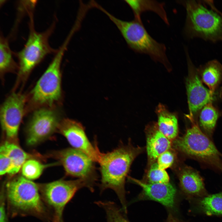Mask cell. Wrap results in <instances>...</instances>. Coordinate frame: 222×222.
Returning <instances> with one entry per match:
<instances>
[{
    "label": "cell",
    "mask_w": 222,
    "mask_h": 222,
    "mask_svg": "<svg viewBox=\"0 0 222 222\" xmlns=\"http://www.w3.org/2000/svg\"><path fill=\"white\" fill-rule=\"evenodd\" d=\"M142 149L130 144L120 146L110 152H101L98 162L101 175L100 190L109 188L117 195L125 212H126L125 185L131 165Z\"/></svg>",
    "instance_id": "1"
},
{
    "label": "cell",
    "mask_w": 222,
    "mask_h": 222,
    "mask_svg": "<svg viewBox=\"0 0 222 222\" xmlns=\"http://www.w3.org/2000/svg\"><path fill=\"white\" fill-rule=\"evenodd\" d=\"M186 11L183 33L195 38L215 42L222 40V13L212 0H179Z\"/></svg>",
    "instance_id": "2"
},
{
    "label": "cell",
    "mask_w": 222,
    "mask_h": 222,
    "mask_svg": "<svg viewBox=\"0 0 222 222\" xmlns=\"http://www.w3.org/2000/svg\"><path fill=\"white\" fill-rule=\"evenodd\" d=\"M8 215L31 216L49 222L53 219L41 196L38 184L23 176L9 181L5 189Z\"/></svg>",
    "instance_id": "3"
},
{
    "label": "cell",
    "mask_w": 222,
    "mask_h": 222,
    "mask_svg": "<svg viewBox=\"0 0 222 222\" xmlns=\"http://www.w3.org/2000/svg\"><path fill=\"white\" fill-rule=\"evenodd\" d=\"M97 9L106 15L116 26L131 50L136 53L147 55L154 61L162 63L168 69L170 68L165 45L157 42L150 35L142 21L135 19L129 21L123 20L100 5Z\"/></svg>",
    "instance_id": "4"
},
{
    "label": "cell",
    "mask_w": 222,
    "mask_h": 222,
    "mask_svg": "<svg viewBox=\"0 0 222 222\" xmlns=\"http://www.w3.org/2000/svg\"><path fill=\"white\" fill-rule=\"evenodd\" d=\"M70 41L69 39H66L57 49L48 66L31 91L30 102L33 107L53 108L60 101L61 65Z\"/></svg>",
    "instance_id": "5"
},
{
    "label": "cell",
    "mask_w": 222,
    "mask_h": 222,
    "mask_svg": "<svg viewBox=\"0 0 222 222\" xmlns=\"http://www.w3.org/2000/svg\"><path fill=\"white\" fill-rule=\"evenodd\" d=\"M33 12L29 13V31L27 40L23 48L15 55L18 64V80H24L34 68L47 55L54 53L57 49L50 45L49 39L54 30L56 22L42 32L37 31L34 27Z\"/></svg>",
    "instance_id": "6"
},
{
    "label": "cell",
    "mask_w": 222,
    "mask_h": 222,
    "mask_svg": "<svg viewBox=\"0 0 222 222\" xmlns=\"http://www.w3.org/2000/svg\"><path fill=\"white\" fill-rule=\"evenodd\" d=\"M182 136L173 141L174 147L187 156L222 171L221 156L214 143L194 121Z\"/></svg>",
    "instance_id": "7"
},
{
    "label": "cell",
    "mask_w": 222,
    "mask_h": 222,
    "mask_svg": "<svg viewBox=\"0 0 222 222\" xmlns=\"http://www.w3.org/2000/svg\"><path fill=\"white\" fill-rule=\"evenodd\" d=\"M94 185L80 179H61L38 184L41 196L46 206L54 212L53 216L61 217L65 206L76 192L84 187L92 191Z\"/></svg>",
    "instance_id": "8"
},
{
    "label": "cell",
    "mask_w": 222,
    "mask_h": 222,
    "mask_svg": "<svg viewBox=\"0 0 222 222\" xmlns=\"http://www.w3.org/2000/svg\"><path fill=\"white\" fill-rule=\"evenodd\" d=\"M188 74L186 85L189 110L188 118L191 121H195L201 109L206 105L212 103L215 99L212 93L203 84L197 68L193 64L187 48L185 49Z\"/></svg>",
    "instance_id": "9"
},
{
    "label": "cell",
    "mask_w": 222,
    "mask_h": 222,
    "mask_svg": "<svg viewBox=\"0 0 222 222\" xmlns=\"http://www.w3.org/2000/svg\"><path fill=\"white\" fill-rule=\"evenodd\" d=\"M55 155L67 175L95 184L97 178L95 162L87 155L73 148H68L57 151Z\"/></svg>",
    "instance_id": "10"
},
{
    "label": "cell",
    "mask_w": 222,
    "mask_h": 222,
    "mask_svg": "<svg viewBox=\"0 0 222 222\" xmlns=\"http://www.w3.org/2000/svg\"><path fill=\"white\" fill-rule=\"evenodd\" d=\"M61 120L58 112L53 108L42 107L33 113L27 128V142L36 145L57 130Z\"/></svg>",
    "instance_id": "11"
},
{
    "label": "cell",
    "mask_w": 222,
    "mask_h": 222,
    "mask_svg": "<svg viewBox=\"0 0 222 222\" xmlns=\"http://www.w3.org/2000/svg\"><path fill=\"white\" fill-rule=\"evenodd\" d=\"M26 100L24 95L14 93L6 99L1 106V126L7 138L10 140L17 139L24 114Z\"/></svg>",
    "instance_id": "12"
},
{
    "label": "cell",
    "mask_w": 222,
    "mask_h": 222,
    "mask_svg": "<svg viewBox=\"0 0 222 222\" xmlns=\"http://www.w3.org/2000/svg\"><path fill=\"white\" fill-rule=\"evenodd\" d=\"M57 131L66 138L73 148L98 162L101 152L96 145H94L90 142L81 123L72 119L65 118L60 121Z\"/></svg>",
    "instance_id": "13"
},
{
    "label": "cell",
    "mask_w": 222,
    "mask_h": 222,
    "mask_svg": "<svg viewBox=\"0 0 222 222\" xmlns=\"http://www.w3.org/2000/svg\"><path fill=\"white\" fill-rule=\"evenodd\" d=\"M129 178L142 188V191L139 195L140 199L154 200L168 208L174 207L176 190L170 183H150L131 177Z\"/></svg>",
    "instance_id": "14"
},
{
    "label": "cell",
    "mask_w": 222,
    "mask_h": 222,
    "mask_svg": "<svg viewBox=\"0 0 222 222\" xmlns=\"http://www.w3.org/2000/svg\"><path fill=\"white\" fill-rule=\"evenodd\" d=\"M179 179L181 189L188 196L201 198L208 195L202 178L192 168L183 167L179 173Z\"/></svg>",
    "instance_id": "15"
},
{
    "label": "cell",
    "mask_w": 222,
    "mask_h": 222,
    "mask_svg": "<svg viewBox=\"0 0 222 222\" xmlns=\"http://www.w3.org/2000/svg\"><path fill=\"white\" fill-rule=\"evenodd\" d=\"M147 129L146 151L149 160L153 163L160 154L169 150L171 144L158 130L157 124L149 126Z\"/></svg>",
    "instance_id": "16"
},
{
    "label": "cell",
    "mask_w": 222,
    "mask_h": 222,
    "mask_svg": "<svg viewBox=\"0 0 222 222\" xmlns=\"http://www.w3.org/2000/svg\"><path fill=\"white\" fill-rule=\"evenodd\" d=\"M158 130L170 140H174L178 133V121L176 115L170 112L163 105L160 104L156 109Z\"/></svg>",
    "instance_id": "17"
},
{
    "label": "cell",
    "mask_w": 222,
    "mask_h": 222,
    "mask_svg": "<svg viewBox=\"0 0 222 222\" xmlns=\"http://www.w3.org/2000/svg\"><path fill=\"white\" fill-rule=\"evenodd\" d=\"M131 9L134 19L141 21L142 14L151 11L157 14L167 25H169L167 14L164 8L165 3L155 0H125Z\"/></svg>",
    "instance_id": "18"
},
{
    "label": "cell",
    "mask_w": 222,
    "mask_h": 222,
    "mask_svg": "<svg viewBox=\"0 0 222 222\" xmlns=\"http://www.w3.org/2000/svg\"><path fill=\"white\" fill-rule=\"evenodd\" d=\"M202 82L213 94L222 80V65L217 60H210L197 68Z\"/></svg>",
    "instance_id": "19"
},
{
    "label": "cell",
    "mask_w": 222,
    "mask_h": 222,
    "mask_svg": "<svg viewBox=\"0 0 222 222\" xmlns=\"http://www.w3.org/2000/svg\"><path fill=\"white\" fill-rule=\"evenodd\" d=\"M0 152L8 156L12 161L14 168L10 175L18 173L24 162L30 157L14 143L9 141L5 142L0 147Z\"/></svg>",
    "instance_id": "20"
},
{
    "label": "cell",
    "mask_w": 222,
    "mask_h": 222,
    "mask_svg": "<svg viewBox=\"0 0 222 222\" xmlns=\"http://www.w3.org/2000/svg\"><path fill=\"white\" fill-rule=\"evenodd\" d=\"M196 202L200 212L208 216H222V192L199 198Z\"/></svg>",
    "instance_id": "21"
},
{
    "label": "cell",
    "mask_w": 222,
    "mask_h": 222,
    "mask_svg": "<svg viewBox=\"0 0 222 222\" xmlns=\"http://www.w3.org/2000/svg\"><path fill=\"white\" fill-rule=\"evenodd\" d=\"M200 126L208 137L212 136L220 116L218 110L210 103L204 106L198 115Z\"/></svg>",
    "instance_id": "22"
},
{
    "label": "cell",
    "mask_w": 222,
    "mask_h": 222,
    "mask_svg": "<svg viewBox=\"0 0 222 222\" xmlns=\"http://www.w3.org/2000/svg\"><path fill=\"white\" fill-rule=\"evenodd\" d=\"M18 69V65L14 59L13 52L8 39L1 34L0 36V72L1 76L6 73Z\"/></svg>",
    "instance_id": "23"
},
{
    "label": "cell",
    "mask_w": 222,
    "mask_h": 222,
    "mask_svg": "<svg viewBox=\"0 0 222 222\" xmlns=\"http://www.w3.org/2000/svg\"><path fill=\"white\" fill-rule=\"evenodd\" d=\"M47 166L36 160L28 159L21 168L22 174L23 176L28 179H35L39 177Z\"/></svg>",
    "instance_id": "24"
},
{
    "label": "cell",
    "mask_w": 222,
    "mask_h": 222,
    "mask_svg": "<svg viewBox=\"0 0 222 222\" xmlns=\"http://www.w3.org/2000/svg\"><path fill=\"white\" fill-rule=\"evenodd\" d=\"M96 203L105 211L108 222H129L123 216L113 202L99 201Z\"/></svg>",
    "instance_id": "25"
},
{
    "label": "cell",
    "mask_w": 222,
    "mask_h": 222,
    "mask_svg": "<svg viewBox=\"0 0 222 222\" xmlns=\"http://www.w3.org/2000/svg\"><path fill=\"white\" fill-rule=\"evenodd\" d=\"M147 183H169V177L165 170L160 169L157 162L152 163L147 175Z\"/></svg>",
    "instance_id": "26"
},
{
    "label": "cell",
    "mask_w": 222,
    "mask_h": 222,
    "mask_svg": "<svg viewBox=\"0 0 222 222\" xmlns=\"http://www.w3.org/2000/svg\"><path fill=\"white\" fill-rule=\"evenodd\" d=\"M174 159L175 157L173 154L168 150L164 152L158 156L157 159V163L160 169L165 170L172 165Z\"/></svg>",
    "instance_id": "27"
},
{
    "label": "cell",
    "mask_w": 222,
    "mask_h": 222,
    "mask_svg": "<svg viewBox=\"0 0 222 222\" xmlns=\"http://www.w3.org/2000/svg\"><path fill=\"white\" fill-rule=\"evenodd\" d=\"M14 168L13 163L10 158L6 154L0 153V174H11Z\"/></svg>",
    "instance_id": "28"
},
{
    "label": "cell",
    "mask_w": 222,
    "mask_h": 222,
    "mask_svg": "<svg viewBox=\"0 0 222 222\" xmlns=\"http://www.w3.org/2000/svg\"><path fill=\"white\" fill-rule=\"evenodd\" d=\"M0 199V222H9L6 210L5 191L3 188L1 192Z\"/></svg>",
    "instance_id": "29"
},
{
    "label": "cell",
    "mask_w": 222,
    "mask_h": 222,
    "mask_svg": "<svg viewBox=\"0 0 222 222\" xmlns=\"http://www.w3.org/2000/svg\"><path fill=\"white\" fill-rule=\"evenodd\" d=\"M166 222H179L177 219H176V218L175 217H174L172 215L170 214L168 215Z\"/></svg>",
    "instance_id": "30"
},
{
    "label": "cell",
    "mask_w": 222,
    "mask_h": 222,
    "mask_svg": "<svg viewBox=\"0 0 222 222\" xmlns=\"http://www.w3.org/2000/svg\"><path fill=\"white\" fill-rule=\"evenodd\" d=\"M52 220V222H63L62 217L56 216H53Z\"/></svg>",
    "instance_id": "31"
}]
</instances>
